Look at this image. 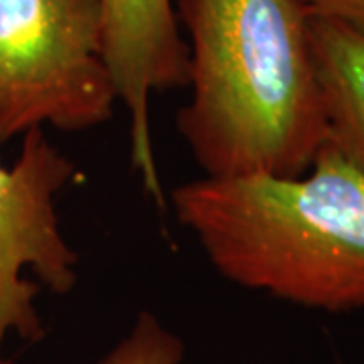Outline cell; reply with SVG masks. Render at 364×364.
Returning <instances> with one entry per match:
<instances>
[{"mask_svg": "<svg viewBox=\"0 0 364 364\" xmlns=\"http://www.w3.org/2000/svg\"><path fill=\"white\" fill-rule=\"evenodd\" d=\"M188 35L176 126L207 178L299 176L326 144L310 14L299 0H172Z\"/></svg>", "mask_w": 364, "mask_h": 364, "instance_id": "cell-1", "label": "cell"}, {"mask_svg": "<svg viewBox=\"0 0 364 364\" xmlns=\"http://www.w3.org/2000/svg\"><path fill=\"white\" fill-rule=\"evenodd\" d=\"M172 207L237 286L326 312L364 310V176L324 144L299 176L198 178Z\"/></svg>", "mask_w": 364, "mask_h": 364, "instance_id": "cell-2", "label": "cell"}, {"mask_svg": "<svg viewBox=\"0 0 364 364\" xmlns=\"http://www.w3.org/2000/svg\"><path fill=\"white\" fill-rule=\"evenodd\" d=\"M116 102L100 0H0V144L104 126Z\"/></svg>", "mask_w": 364, "mask_h": 364, "instance_id": "cell-3", "label": "cell"}, {"mask_svg": "<svg viewBox=\"0 0 364 364\" xmlns=\"http://www.w3.org/2000/svg\"><path fill=\"white\" fill-rule=\"evenodd\" d=\"M79 178L77 166L61 154L43 130L23 136L21 154L11 168L0 164V346L14 332L28 342L45 336L35 308L37 273L55 294L77 284L79 255L67 243L55 198ZM0 364H13L0 356Z\"/></svg>", "mask_w": 364, "mask_h": 364, "instance_id": "cell-4", "label": "cell"}, {"mask_svg": "<svg viewBox=\"0 0 364 364\" xmlns=\"http://www.w3.org/2000/svg\"><path fill=\"white\" fill-rule=\"evenodd\" d=\"M104 55L117 100L130 116V162L146 195L164 208L150 102L158 91L188 87V47L172 0H100Z\"/></svg>", "mask_w": 364, "mask_h": 364, "instance_id": "cell-5", "label": "cell"}, {"mask_svg": "<svg viewBox=\"0 0 364 364\" xmlns=\"http://www.w3.org/2000/svg\"><path fill=\"white\" fill-rule=\"evenodd\" d=\"M316 79L326 116V144L364 176V35L310 16Z\"/></svg>", "mask_w": 364, "mask_h": 364, "instance_id": "cell-6", "label": "cell"}, {"mask_svg": "<svg viewBox=\"0 0 364 364\" xmlns=\"http://www.w3.org/2000/svg\"><path fill=\"white\" fill-rule=\"evenodd\" d=\"M182 340L158 322L154 314L142 312L130 334L95 364H181Z\"/></svg>", "mask_w": 364, "mask_h": 364, "instance_id": "cell-7", "label": "cell"}, {"mask_svg": "<svg viewBox=\"0 0 364 364\" xmlns=\"http://www.w3.org/2000/svg\"><path fill=\"white\" fill-rule=\"evenodd\" d=\"M310 16L328 18L364 35V0H299Z\"/></svg>", "mask_w": 364, "mask_h": 364, "instance_id": "cell-8", "label": "cell"}]
</instances>
